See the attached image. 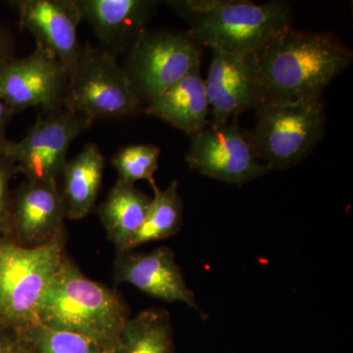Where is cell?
<instances>
[{
    "label": "cell",
    "mask_w": 353,
    "mask_h": 353,
    "mask_svg": "<svg viewBox=\"0 0 353 353\" xmlns=\"http://www.w3.org/2000/svg\"><path fill=\"white\" fill-rule=\"evenodd\" d=\"M0 353H36L18 330L0 325Z\"/></svg>",
    "instance_id": "25"
},
{
    "label": "cell",
    "mask_w": 353,
    "mask_h": 353,
    "mask_svg": "<svg viewBox=\"0 0 353 353\" xmlns=\"http://www.w3.org/2000/svg\"><path fill=\"white\" fill-rule=\"evenodd\" d=\"M129 309L116 290L94 282L66 256L41 301L38 322L80 334L105 352L117 345Z\"/></svg>",
    "instance_id": "2"
},
{
    "label": "cell",
    "mask_w": 353,
    "mask_h": 353,
    "mask_svg": "<svg viewBox=\"0 0 353 353\" xmlns=\"http://www.w3.org/2000/svg\"><path fill=\"white\" fill-rule=\"evenodd\" d=\"M326 128L322 97L265 101L256 108V123L250 134L260 161L270 171L285 170L313 152Z\"/></svg>",
    "instance_id": "4"
},
{
    "label": "cell",
    "mask_w": 353,
    "mask_h": 353,
    "mask_svg": "<svg viewBox=\"0 0 353 353\" xmlns=\"http://www.w3.org/2000/svg\"><path fill=\"white\" fill-rule=\"evenodd\" d=\"M66 208L58 181H28L11 194L7 240L38 248L65 230Z\"/></svg>",
    "instance_id": "12"
},
{
    "label": "cell",
    "mask_w": 353,
    "mask_h": 353,
    "mask_svg": "<svg viewBox=\"0 0 353 353\" xmlns=\"http://www.w3.org/2000/svg\"><path fill=\"white\" fill-rule=\"evenodd\" d=\"M185 162L190 169L208 178L243 185L270 172L257 157L250 131L238 119L224 126L208 127L190 134Z\"/></svg>",
    "instance_id": "9"
},
{
    "label": "cell",
    "mask_w": 353,
    "mask_h": 353,
    "mask_svg": "<svg viewBox=\"0 0 353 353\" xmlns=\"http://www.w3.org/2000/svg\"><path fill=\"white\" fill-rule=\"evenodd\" d=\"M161 150L155 145L122 146L111 157V165L118 174V181L134 185L139 181H148L154 185V173L159 166Z\"/></svg>",
    "instance_id": "21"
},
{
    "label": "cell",
    "mask_w": 353,
    "mask_h": 353,
    "mask_svg": "<svg viewBox=\"0 0 353 353\" xmlns=\"http://www.w3.org/2000/svg\"><path fill=\"white\" fill-rule=\"evenodd\" d=\"M150 199L134 185L118 181L97 209L102 226L117 252L128 246L143 225Z\"/></svg>",
    "instance_id": "18"
},
{
    "label": "cell",
    "mask_w": 353,
    "mask_h": 353,
    "mask_svg": "<svg viewBox=\"0 0 353 353\" xmlns=\"http://www.w3.org/2000/svg\"><path fill=\"white\" fill-rule=\"evenodd\" d=\"M64 105L92 123L129 119L143 110L117 57L90 43L69 74Z\"/></svg>",
    "instance_id": "5"
},
{
    "label": "cell",
    "mask_w": 353,
    "mask_h": 353,
    "mask_svg": "<svg viewBox=\"0 0 353 353\" xmlns=\"http://www.w3.org/2000/svg\"><path fill=\"white\" fill-rule=\"evenodd\" d=\"M114 280L117 285H134L148 296L166 303L187 304L203 314L182 269L176 264L175 252L169 246H160L146 253L117 252Z\"/></svg>",
    "instance_id": "14"
},
{
    "label": "cell",
    "mask_w": 353,
    "mask_h": 353,
    "mask_svg": "<svg viewBox=\"0 0 353 353\" xmlns=\"http://www.w3.org/2000/svg\"><path fill=\"white\" fill-rule=\"evenodd\" d=\"M150 187L154 194L153 199L145 219L128 246L127 252L152 241L166 240L182 229L183 202L179 194L178 180L172 181L165 190H160L157 183Z\"/></svg>",
    "instance_id": "20"
},
{
    "label": "cell",
    "mask_w": 353,
    "mask_h": 353,
    "mask_svg": "<svg viewBox=\"0 0 353 353\" xmlns=\"http://www.w3.org/2000/svg\"><path fill=\"white\" fill-rule=\"evenodd\" d=\"M13 115L12 111L7 108L6 104L0 99V150L8 141L6 137V130L10 124Z\"/></svg>",
    "instance_id": "27"
},
{
    "label": "cell",
    "mask_w": 353,
    "mask_h": 353,
    "mask_svg": "<svg viewBox=\"0 0 353 353\" xmlns=\"http://www.w3.org/2000/svg\"><path fill=\"white\" fill-rule=\"evenodd\" d=\"M15 57V39L9 28L0 23V63Z\"/></svg>",
    "instance_id": "26"
},
{
    "label": "cell",
    "mask_w": 353,
    "mask_h": 353,
    "mask_svg": "<svg viewBox=\"0 0 353 353\" xmlns=\"http://www.w3.org/2000/svg\"><path fill=\"white\" fill-rule=\"evenodd\" d=\"M143 113L164 121L190 136L208 127L210 105L201 65L155 97Z\"/></svg>",
    "instance_id": "16"
},
{
    "label": "cell",
    "mask_w": 353,
    "mask_h": 353,
    "mask_svg": "<svg viewBox=\"0 0 353 353\" xmlns=\"http://www.w3.org/2000/svg\"><path fill=\"white\" fill-rule=\"evenodd\" d=\"M94 123L66 106L41 112L24 138L8 141L0 155L17 166L28 181H58L61 176L72 143Z\"/></svg>",
    "instance_id": "8"
},
{
    "label": "cell",
    "mask_w": 353,
    "mask_h": 353,
    "mask_svg": "<svg viewBox=\"0 0 353 353\" xmlns=\"http://www.w3.org/2000/svg\"><path fill=\"white\" fill-rule=\"evenodd\" d=\"M65 230L38 248L0 238V325L22 330L38 322L41 301L61 268Z\"/></svg>",
    "instance_id": "3"
},
{
    "label": "cell",
    "mask_w": 353,
    "mask_h": 353,
    "mask_svg": "<svg viewBox=\"0 0 353 353\" xmlns=\"http://www.w3.org/2000/svg\"><path fill=\"white\" fill-rule=\"evenodd\" d=\"M104 168L105 159L99 146L92 143L85 145L73 159L67 160L60 187L67 219H83L94 210Z\"/></svg>",
    "instance_id": "17"
},
{
    "label": "cell",
    "mask_w": 353,
    "mask_h": 353,
    "mask_svg": "<svg viewBox=\"0 0 353 353\" xmlns=\"http://www.w3.org/2000/svg\"><path fill=\"white\" fill-rule=\"evenodd\" d=\"M19 173L17 166L8 158L0 155V238H6L10 210L11 181Z\"/></svg>",
    "instance_id": "24"
},
{
    "label": "cell",
    "mask_w": 353,
    "mask_h": 353,
    "mask_svg": "<svg viewBox=\"0 0 353 353\" xmlns=\"http://www.w3.org/2000/svg\"><path fill=\"white\" fill-rule=\"evenodd\" d=\"M83 21L92 27L99 48L114 57L126 54L157 15L158 0H76Z\"/></svg>",
    "instance_id": "15"
},
{
    "label": "cell",
    "mask_w": 353,
    "mask_h": 353,
    "mask_svg": "<svg viewBox=\"0 0 353 353\" xmlns=\"http://www.w3.org/2000/svg\"><path fill=\"white\" fill-rule=\"evenodd\" d=\"M229 0H169L166 4L190 28L219 10Z\"/></svg>",
    "instance_id": "23"
},
{
    "label": "cell",
    "mask_w": 353,
    "mask_h": 353,
    "mask_svg": "<svg viewBox=\"0 0 353 353\" xmlns=\"http://www.w3.org/2000/svg\"><path fill=\"white\" fill-rule=\"evenodd\" d=\"M68 72L43 46L25 57H14L0 63V99L13 114L29 108L41 112L64 106Z\"/></svg>",
    "instance_id": "10"
},
{
    "label": "cell",
    "mask_w": 353,
    "mask_h": 353,
    "mask_svg": "<svg viewBox=\"0 0 353 353\" xmlns=\"http://www.w3.org/2000/svg\"><path fill=\"white\" fill-rule=\"evenodd\" d=\"M294 12L289 2L263 4L229 0L212 15L187 30L201 48L227 53H255L265 43L292 27Z\"/></svg>",
    "instance_id": "6"
},
{
    "label": "cell",
    "mask_w": 353,
    "mask_h": 353,
    "mask_svg": "<svg viewBox=\"0 0 353 353\" xmlns=\"http://www.w3.org/2000/svg\"><path fill=\"white\" fill-rule=\"evenodd\" d=\"M204 81L212 126H224L265 101L263 82L255 53L236 54L212 50L208 78Z\"/></svg>",
    "instance_id": "11"
},
{
    "label": "cell",
    "mask_w": 353,
    "mask_h": 353,
    "mask_svg": "<svg viewBox=\"0 0 353 353\" xmlns=\"http://www.w3.org/2000/svg\"><path fill=\"white\" fill-rule=\"evenodd\" d=\"M10 4L17 11L21 30L52 53L69 76L83 48L78 38L83 19L76 0H17Z\"/></svg>",
    "instance_id": "13"
},
{
    "label": "cell",
    "mask_w": 353,
    "mask_h": 353,
    "mask_svg": "<svg viewBox=\"0 0 353 353\" xmlns=\"http://www.w3.org/2000/svg\"><path fill=\"white\" fill-rule=\"evenodd\" d=\"M202 48L187 31L148 29L125 54L122 67L145 108L155 97L201 65Z\"/></svg>",
    "instance_id": "7"
},
{
    "label": "cell",
    "mask_w": 353,
    "mask_h": 353,
    "mask_svg": "<svg viewBox=\"0 0 353 353\" xmlns=\"http://www.w3.org/2000/svg\"><path fill=\"white\" fill-rule=\"evenodd\" d=\"M255 57L265 101H296L322 97L330 83L352 65L353 52L333 32L299 31L292 26Z\"/></svg>",
    "instance_id": "1"
},
{
    "label": "cell",
    "mask_w": 353,
    "mask_h": 353,
    "mask_svg": "<svg viewBox=\"0 0 353 353\" xmlns=\"http://www.w3.org/2000/svg\"><path fill=\"white\" fill-rule=\"evenodd\" d=\"M103 353H175L170 314L150 308L129 318L117 345Z\"/></svg>",
    "instance_id": "19"
},
{
    "label": "cell",
    "mask_w": 353,
    "mask_h": 353,
    "mask_svg": "<svg viewBox=\"0 0 353 353\" xmlns=\"http://www.w3.org/2000/svg\"><path fill=\"white\" fill-rule=\"evenodd\" d=\"M18 331L36 353H103L95 343L80 334L50 329L39 322Z\"/></svg>",
    "instance_id": "22"
}]
</instances>
